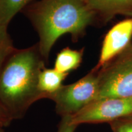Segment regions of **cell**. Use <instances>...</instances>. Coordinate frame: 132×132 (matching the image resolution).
<instances>
[{
  "mask_svg": "<svg viewBox=\"0 0 132 132\" xmlns=\"http://www.w3.org/2000/svg\"><path fill=\"white\" fill-rule=\"evenodd\" d=\"M44 59L37 44L16 49L5 64L0 75V103L13 119L23 117L32 103L45 98L38 86Z\"/></svg>",
  "mask_w": 132,
  "mask_h": 132,
  "instance_id": "obj_1",
  "label": "cell"
},
{
  "mask_svg": "<svg viewBox=\"0 0 132 132\" xmlns=\"http://www.w3.org/2000/svg\"><path fill=\"white\" fill-rule=\"evenodd\" d=\"M95 15L86 0H41L28 11L39 37V50L45 59L61 36L70 34L77 40Z\"/></svg>",
  "mask_w": 132,
  "mask_h": 132,
  "instance_id": "obj_2",
  "label": "cell"
},
{
  "mask_svg": "<svg viewBox=\"0 0 132 132\" xmlns=\"http://www.w3.org/2000/svg\"><path fill=\"white\" fill-rule=\"evenodd\" d=\"M98 90V75L92 72L73 83L62 85L47 98L55 103L58 114L71 116L96 100Z\"/></svg>",
  "mask_w": 132,
  "mask_h": 132,
  "instance_id": "obj_3",
  "label": "cell"
},
{
  "mask_svg": "<svg viewBox=\"0 0 132 132\" xmlns=\"http://www.w3.org/2000/svg\"><path fill=\"white\" fill-rule=\"evenodd\" d=\"M132 115V98H105L92 102L73 116L71 123H95L112 122Z\"/></svg>",
  "mask_w": 132,
  "mask_h": 132,
  "instance_id": "obj_4",
  "label": "cell"
},
{
  "mask_svg": "<svg viewBox=\"0 0 132 132\" xmlns=\"http://www.w3.org/2000/svg\"><path fill=\"white\" fill-rule=\"evenodd\" d=\"M98 75L99 90L96 100L132 98V57L103 68Z\"/></svg>",
  "mask_w": 132,
  "mask_h": 132,
  "instance_id": "obj_5",
  "label": "cell"
},
{
  "mask_svg": "<svg viewBox=\"0 0 132 132\" xmlns=\"http://www.w3.org/2000/svg\"><path fill=\"white\" fill-rule=\"evenodd\" d=\"M132 37V18L115 24L107 32L102 44L98 64L95 69L108 63L117 54L123 51Z\"/></svg>",
  "mask_w": 132,
  "mask_h": 132,
  "instance_id": "obj_6",
  "label": "cell"
},
{
  "mask_svg": "<svg viewBox=\"0 0 132 132\" xmlns=\"http://www.w3.org/2000/svg\"><path fill=\"white\" fill-rule=\"evenodd\" d=\"M89 7L105 20L117 15L132 17V0H86Z\"/></svg>",
  "mask_w": 132,
  "mask_h": 132,
  "instance_id": "obj_7",
  "label": "cell"
},
{
  "mask_svg": "<svg viewBox=\"0 0 132 132\" xmlns=\"http://www.w3.org/2000/svg\"><path fill=\"white\" fill-rule=\"evenodd\" d=\"M68 73L59 72L55 69L44 68L39 77L38 86L40 91L47 98L62 86V82Z\"/></svg>",
  "mask_w": 132,
  "mask_h": 132,
  "instance_id": "obj_8",
  "label": "cell"
},
{
  "mask_svg": "<svg viewBox=\"0 0 132 132\" xmlns=\"http://www.w3.org/2000/svg\"><path fill=\"white\" fill-rule=\"evenodd\" d=\"M82 58V51L69 47L62 49L57 54L54 68L59 72L69 73L80 66Z\"/></svg>",
  "mask_w": 132,
  "mask_h": 132,
  "instance_id": "obj_9",
  "label": "cell"
},
{
  "mask_svg": "<svg viewBox=\"0 0 132 132\" xmlns=\"http://www.w3.org/2000/svg\"><path fill=\"white\" fill-rule=\"evenodd\" d=\"M34 0H0V28L7 29L15 15Z\"/></svg>",
  "mask_w": 132,
  "mask_h": 132,
  "instance_id": "obj_10",
  "label": "cell"
},
{
  "mask_svg": "<svg viewBox=\"0 0 132 132\" xmlns=\"http://www.w3.org/2000/svg\"><path fill=\"white\" fill-rule=\"evenodd\" d=\"M15 50L7 29L0 28V75L6 61Z\"/></svg>",
  "mask_w": 132,
  "mask_h": 132,
  "instance_id": "obj_11",
  "label": "cell"
},
{
  "mask_svg": "<svg viewBox=\"0 0 132 132\" xmlns=\"http://www.w3.org/2000/svg\"><path fill=\"white\" fill-rule=\"evenodd\" d=\"M113 132H132V115L110 123Z\"/></svg>",
  "mask_w": 132,
  "mask_h": 132,
  "instance_id": "obj_12",
  "label": "cell"
},
{
  "mask_svg": "<svg viewBox=\"0 0 132 132\" xmlns=\"http://www.w3.org/2000/svg\"><path fill=\"white\" fill-rule=\"evenodd\" d=\"M77 127V125L71 123L69 116L62 117L57 132H74Z\"/></svg>",
  "mask_w": 132,
  "mask_h": 132,
  "instance_id": "obj_13",
  "label": "cell"
},
{
  "mask_svg": "<svg viewBox=\"0 0 132 132\" xmlns=\"http://www.w3.org/2000/svg\"><path fill=\"white\" fill-rule=\"evenodd\" d=\"M14 119L7 110L0 103V126H7Z\"/></svg>",
  "mask_w": 132,
  "mask_h": 132,
  "instance_id": "obj_14",
  "label": "cell"
},
{
  "mask_svg": "<svg viewBox=\"0 0 132 132\" xmlns=\"http://www.w3.org/2000/svg\"><path fill=\"white\" fill-rule=\"evenodd\" d=\"M0 132H4V131H3V130L1 129V128H0Z\"/></svg>",
  "mask_w": 132,
  "mask_h": 132,
  "instance_id": "obj_15",
  "label": "cell"
}]
</instances>
